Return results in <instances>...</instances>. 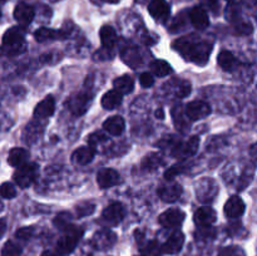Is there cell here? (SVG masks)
<instances>
[{
	"label": "cell",
	"instance_id": "cell-14",
	"mask_svg": "<svg viewBox=\"0 0 257 256\" xmlns=\"http://www.w3.org/2000/svg\"><path fill=\"white\" fill-rule=\"evenodd\" d=\"M97 182L100 188H109L119 182V173L113 168H103L98 172Z\"/></svg>",
	"mask_w": 257,
	"mask_h": 256
},
{
	"label": "cell",
	"instance_id": "cell-7",
	"mask_svg": "<svg viewBox=\"0 0 257 256\" xmlns=\"http://www.w3.org/2000/svg\"><path fill=\"white\" fill-rule=\"evenodd\" d=\"M93 95L90 93L82 92L77 93V94L72 95L68 100V108L70 109V112L75 115H82L87 112L88 107L92 103Z\"/></svg>",
	"mask_w": 257,
	"mask_h": 256
},
{
	"label": "cell",
	"instance_id": "cell-45",
	"mask_svg": "<svg viewBox=\"0 0 257 256\" xmlns=\"http://www.w3.org/2000/svg\"><path fill=\"white\" fill-rule=\"evenodd\" d=\"M156 115H157V118H160V119H163V110L158 109L157 112H156Z\"/></svg>",
	"mask_w": 257,
	"mask_h": 256
},
{
	"label": "cell",
	"instance_id": "cell-49",
	"mask_svg": "<svg viewBox=\"0 0 257 256\" xmlns=\"http://www.w3.org/2000/svg\"><path fill=\"white\" fill-rule=\"evenodd\" d=\"M227 2H233V0H227Z\"/></svg>",
	"mask_w": 257,
	"mask_h": 256
},
{
	"label": "cell",
	"instance_id": "cell-34",
	"mask_svg": "<svg viewBox=\"0 0 257 256\" xmlns=\"http://www.w3.org/2000/svg\"><path fill=\"white\" fill-rule=\"evenodd\" d=\"M0 196L4 198H13L17 196V188L13 183L5 182L0 186Z\"/></svg>",
	"mask_w": 257,
	"mask_h": 256
},
{
	"label": "cell",
	"instance_id": "cell-35",
	"mask_svg": "<svg viewBox=\"0 0 257 256\" xmlns=\"http://www.w3.org/2000/svg\"><path fill=\"white\" fill-rule=\"evenodd\" d=\"M185 170H186V165H183V163H178V165L172 166V167L168 168V170L165 172L166 180H173L176 176L182 173Z\"/></svg>",
	"mask_w": 257,
	"mask_h": 256
},
{
	"label": "cell",
	"instance_id": "cell-13",
	"mask_svg": "<svg viewBox=\"0 0 257 256\" xmlns=\"http://www.w3.org/2000/svg\"><path fill=\"white\" fill-rule=\"evenodd\" d=\"M193 218L198 226H211L217 220V213L210 206H203L196 211Z\"/></svg>",
	"mask_w": 257,
	"mask_h": 256
},
{
	"label": "cell",
	"instance_id": "cell-44",
	"mask_svg": "<svg viewBox=\"0 0 257 256\" xmlns=\"http://www.w3.org/2000/svg\"><path fill=\"white\" fill-rule=\"evenodd\" d=\"M42 256H58L57 253L52 252V251H44V252L42 253Z\"/></svg>",
	"mask_w": 257,
	"mask_h": 256
},
{
	"label": "cell",
	"instance_id": "cell-8",
	"mask_svg": "<svg viewBox=\"0 0 257 256\" xmlns=\"http://www.w3.org/2000/svg\"><path fill=\"white\" fill-rule=\"evenodd\" d=\"M211 113L210 105L202 100H193L186 105L185 115L190 120H198L202 118L207 117Z\"/></svg>",
	"mask_w": 257,
	"mask_h": 256
},
{
	"label": "cell",
	"instance_id": "cell-22",
	"mask_svg": "<svg viewBox=\"0 0 257 256\" xmlns=\"http://www.w3.org/2000/svg\"><path fill=\"white\" fill-rule=\"evenodd\" d=\"M29 156V152H28L25 148L15 147L9 152L8 162H9V165L13 166V167H20V166H23L24 163L28 162Z\"/></svg>",
	"mask_w": 257,
	"mask_h": 256
},
{
	"label": "cell",
	"instance_id": "cell-47",
	"mask_svg": "<svg viewBox=\"0 0 257 256\" xmlns=\"http://www.w3.org/2000/svg\"><path fill=\"white\" fill-rule=\"evenodd\" d=\"M3 208H4V205H3V202H2V201H0V212H2V211H3Z\"/></svg>",
	"mask_w": 257,
	"mask_h": 256
},
{
	"label": "cell",
	"instance_id": "cell-32",
	"mask_svg": "<svg viewBox=\"0 0 257 256\" xmlns=\"http://www.w3.org/2000/svg\"><path fill=\"white\" fill-rule=\"evenodd\" d=\"M145 256H161L162 255V245L158 241H151L146 248H143Z\"/></svg>",
	"mask_w": 257,
	"mask_h": 256
},
{
	"label": "cell",
	"instance_id": "cell-41",
	"mask_svg": "<svg viewBox=\"0 0 257 256\" xmlns=\"http://www.w3.org/2000/svg\"><path fill=\"white\" fill-rule=\"evenodd\" d=\"M201 3H202L203 5H206V7H207L211 12L215 13V14L218 12V8H220L218 0H201Z\"/></svg>",
	"mask_w": 257,
	"mask_h": 256
},
{
	"label": "cell",
	"instance_id": "cell-3",
	"mask_svg": "<svg viewBox=\"0 0 257 256\" xmlns=\"http://www.w3.org/2000/svg\"><path fill=\"white\" fill-rule=\"evenodd\" d=\"M38 173H39V166L37 163L27 162L20 166V167H18V170L13 175V178H14V181L19 187L27 188L32 186L33 182L37 180Z\"/></svg>",
	"mask_w": 257,
	"mask_h": 256
},
{
	"label": "cell",
	"instance_id": "cell-2",
	"mask_svg": "<svg viewBox=\"0 0 257 256\" xmlns=\"http://www.w3.org/2000/svg\"><path fill=\"white\" fill-rule=\"evenodd\" d=\"M64 232L60 236L59 241L57 242V252L59 255H68V253L72 252L75 248V246L78 245V242L82 238L84 230L79 226H75L70 223L69 226L64 228Z\"/></svg>",
	"mask_w": 257,
	"mask_h": 256
},
{
	"label": "cell",
	"instance_id": "cell-19",
	"mask_svg": "<svg viewBox=\"0 0 257 256\" xmlns=\"http://www.w3.org/2000/svg\"><path fill=\"white\" fill-rule=\"evenodd\" d=\"M55 109V100L52 95L45 97L42 102L37 104L34 109V115L38 118H48L54 113Z\"/></svg>",
	"mask_w": 257,
	"mask_h": 256
},
{
	"label": "cell",
	"instance_id": "cell-39",
	"mask_svg": "<svg viewBox=\"0 0 257 256\" xmlns=\"http://www.w3.org/2000/svg\"><path fill=\"white\" fill-rule=\"evenodd\" d=\"M240 248L235 247V246H231V247H225L220 251L218 256H236L240 252Z\"/></svg>",
	"mask_w": 257,
	"mask_h": 256
},
{
	"label": "cell",
	"instance_id": "cell-48",
	"mask_svg": "<svg viewBox=\"0 0 257 256\" xmlns=\"http://www.w3.org/2000/svg\"><path fill=\"white\" fill-rule=\"evenodd\" d=\"M7 2V0H0V3H5Z\"/></svg>",
	"mask_w": 257,
	"mask_h": 256
},
{
	"label": "cell",
	"instance_id": "cell-20",
	"mask_svg": "<svg viewBox=\"0 0 257 256\" xmlns=\"http://www.w3.org/2000/svg\"><path fill=\"white\" fill-rule=\"evenodd\" d=\"M103 128H104L109 135L120 136L124 132V119H123L120 115H113V117H109L104 123H103Z\"/></svg>",
	"mask_w": 257,
	"mask_h": 256
},
{
	"label": "cell",
	"instance_id": "cell-24",
	"mask_svg": "<svg viewBox=\"0 0 257 256\" xmlns=\"http://www.w3.org/2000/svg\"><path fill=\"white\" fill-rule=\"evenodd\" d=\"M218 65L222 68L226 72H232V70L236 69V67L238 65L237 59L235 58V55L231 52H227V50H223L218 54L217 58Z\"/></svg>",
	"mask_w": 257,
	"mask_h": 256
},
{
	"label": "cell",
	"instance_id": "cell-23",
	"mask_svg": "<svg viewBox=\"0 0 257 256\" xmlns=\"http://www.w3.org/2000/svg\"><path fill=\"white\" fill-rule=\"evenodd\" d=\"M99 35L103 47L107 48V49H112V48L114 47L115 43H117V33H115L114 28L110 27V25H104V27H102Z\"/></svg>",
	"mask_w": 257,
	"mask_h": 256
},
{
	"label": "cell",
	"instance_id": "cell-11",
	"mask_svg": "<svg viewBox=\"0 0 257 256\" xmlns=\"http://www.w3.org/2000/svg\"><path fill=\"white\" fill-rule=\"evenodd\" d=\"M183 242H185V235L181 231H175V232L171 233L167 241L162 245V253L175 255V253L180 252V250L183 246Z\"/></svg>",
	"mask_w": 257,
	"mask_h": 256
},
{
	"label": "cell",
	"instance_id": "cell-40",
	"mask_svg": "<svg viewBox=\"0 0 257 256\" xmlns=\"http://www.w3.org/2000/svg\"><path fill=\"white\" fill-rule=\"evenodd\" d=\"M236 29H237L238 34L246 35L252 33V25H251L250 23H242V24H238L237 27H236Z\"/></svg>",
	"mask_w": 257,
	"mask_h": 256
},
{
	"label": "cell",
	"instance_id": "cell-36",
	"mask_svg": "<svg viewBox=\"0 0 257 256\" xmlns=\"http://www.w3.org/2000/svg\"><path fill=\"white\" fill-rule=\"evenodd\" d=\"M105 141H107V136L103 135V133L100 132L92 133V135H89V137H88V143H89L90 147L93 148H94L95 146L99 145V143L105 142Z\"/></svg>",
	"mask_w": 257,
	"mask_h": 256
},
{
	"label": "cell",
	"instance_id": "cell-10",
	"mask_svg": "<svg viewBox=\"0 0 257 256\" xmlns=\"http://www.w3.org/2000/svg\"><path fill=\"white\" fill-rule=\"evenodd\" d=\"M148 12L157 22H166L170 18L171 8L166 0H152L148 5Z\"/></svg>",
	"mask_w": 257,
	"mask_h": 256
},
{
	"label": "cell",
	"instance_id": "cell-4",
	"mask_svg": "<svg viewBox=\"0 0 257 256\" xmlns=\"http://www.w3.org/2000/svg\"><path fill=\"white\" fill-rule=\"evenodd\" d=\"M3 45L7 48L9 54H18L24 48V33L20 28L13 27L7 30L3 37Z\"/></svg>",
	"mask_w": 257,
	"mask_h": 256
},
{
	"label": "cell",
	"instance_id": "cell-26",
	"mask_svg": "<svg viewBox=\"0 0 257 256\" xmlns=\"http://www.w3.org/2000/svg\"><path fill=\"white\" fill-rule=\"evenodd\" d=\"M115 235L113 232H110V231H100V232H98L97 235L94 236V238H93V242H94V245L97 246V247L99 248H107V247H110V246L113 245V243L115 242Z\"/></svg>",
	"mask_w": 257,
	"mask_h": 256
},
{
	"label": "cell",
	"instance_id": "cell-21",
	"mask_svg": "<svg viewBox=\"0 0 257 256\" xmlns=\"http://www.w3.org/2000/svg\"><path fill=\"white\" fill-rule=\"evenodd\" d=\"M68 35V33L63 32V30H53L49 28H40L34 33V37L37 42H47V40H54V39H63Z\"/></svg>",
	"mask_w": 257,
	"mask_h": 256
},
{
	"label": "cell",
	"instance_id": "cell-46",
	"mask_svg": "<svg viewBox=\"0 0 257 256\" xmlns=\"http://www.w3.org/2000/svg\"><path fill=\"white\" fill-rule=\"evenodd\" d=\"M104 2H108V3H117V2H119V0H104Z\"/></svg>",
	"mask_w": 257,
	"mask_h": 256
},
{
	"label": "cell",
	"instance_id": "cell-25",
	"mask_svg": "<svg viewBox=\"0 0 257 256\" xmlns=\"http://www.w3.org/2000/svg\"><path fill=\"white\" fill-rule=\"evenodd\" d=\"M122 94L117 90H109V92L105 93L102 98V107L105 109H114V108L119 107L120 103H122Z\"/></svg>",
	"mask_w": 257,
	"mask_h": 256
},
{
	"label": "cell",
	"instance_id": "cell-31",
	"mask_svg": "<svg viewBox=\"0 0 257 256\" xmlns=\"http://www.w3.org/2000/svg\"><path fill=\"white\" fill-rule=\"evenodd\" d=\"M94 210L95 206L92 202H82L75 206V212H77L78 217H84V216L92 215Z\"/></svg>",
	"mask_w": 257,
	"mask_h": 256
},
{
	"label": "cell",
	"instance_id": "cell-29",
	"mask_svg": "<svg viewBox=\"0 0 257 256\" xmlns=\"http://www.w3.org/2000/svg\"><path fill=\"white\" fill-rule=\"evenodd\" d=\"M162 163H163L162 156L157 155V153H151V155L146 156L145 160L142 161V168L143 170L152 171L160 167Z\"/></svg>",
	"mask_w": 257,
	"mask_h": 256
},
{
	"label": "cell",
	"instance_id": "cell-17",
	"mask_svg": "<svg viewBox=\"0 0 257 256\" xmlns=\"http://www.w3.org/2000/svg\"><path fill=\"white\" fill-rule=\"evenodd\" d=\"M190 20L196 29L203 30L210 25V19H208L207 12L201 7H195L191 9Z\"/></svg>",
	"mask_w": 257,
	"mask_h": 256
},
{
	"label": "cell",
	"instance_id": "cell-1",
	"mask_svg": "<svg viewBox=\"0 0 257 256\" xmlns=\"http://www.w3.org/2000/svg\"><path fill=\"white\" fill-rule=\"evenodd\" d=\"M173 48L182 55L185 59L196 64L203 65L208 62V57L212 50L210 43L201 40L198 37H185L173 43Z\"/></svg>",
	"mask_w": 257,
	"mask_h": 256
},
{
	"label": "cell",
	"instance_id": "cell-6",
	"mask_svg": "<svg viewBox=\"0 0 257 256\" xmlns=\"http://www.w3.org/2000/svg\"><path fill=\"white\" fill-rule=\"evenodd\" d=\"M198 146H200V138L197 136H192L187 141H183V142L173 146L171 153H172L173 157L183 160V158H188L195 155L198 150Z\"/></svg>",
	"mask_w": 257,
	"mask_h": 256
},
{
	"label": "cell",
	"instance_id": "cell-50",
	"mask_svg": "<svg viewBox=\"0 0 257 256\" xmlns=\"http://www.w3.org/2000/svg\"><path fill=\"white\" fill-rule=\"evenodd\" d=\"M0 15H2V13H0Z\"/></svg>",
	"mask_w": 257,
	"mask_h": 256
},
{
	"label": "cell",
	"instance_id": "cell-16",
	"mask_svg": "<svg viewBox=\"0 0 257 256\" xmlns=\"http://www.w3.org/2000/svg\"><path fill=\"white\" fill-rule=\"evenodd\" d=\"M245 212V202L238 196H232L225 203V213L230 218H237Z\"/></svg>",
	"mask_w": 257,
	"mask_h": 256
},
{
	"label": "cell",
	"instance_id": "cell-15",
	"mask_svg": "<svg viewBox=\"0 0 257 256\" xmlns=\"http://www.w3.org/2000/svg\"><path fill=\"white\" fill-rule=\"evenodd\" d=\"M158 196L163 202H175L182 195V186L178 183H173V185L161 186L157 191Z\"/></svg>",
	"mask_w": 257,
	"mask_h": 256
},
{
	"label": "cell",
	"instance_id": "cell-38",
	"mask_svg": "<svg viewBox=\"0 0 257 256\" xmlns=\"http://www.w3.org/2000/svg\"><path fill=\"white\" fill-rule=\"evenodd\" d=\"M140 83L142 87L150 88L155 84V78H153V75L150 74V73H142L140 77Z\"/></svg>",
	"mask_w": 257,
	"mask_h": 256
},
{
	"label": "cell",
	"instance_id": "cell-18",
	"mask_svg": "<svg viewBox=\"0 0 257 256\" xmlns=\"http://www.w3.org/2000/svg\"><path fill=\"white\" fill-rule=\"evenodd\" d=\"M95 156V148L90 147V146H82V147L77 148L72 155V161L77 165H88L93 161Z\"/></svg>",
	"mask_w": 257,
	"mask_h": 256
},
{
	"label": "cell",
	"instance_id": "cell-51",
	"mask_svg": "<svg viewBox=\"0 0 257 256\" xmlns=\"http://www.w3.org/2000/svg\"><path fill=\"white\" fill-rule=\"evenodd\" d=\"M142 256H145V255H142Z\"/></svg>",
	"mask_w": 257,
	"mask_h": 256
},
{
	"label": "cell",
	"instance_id": "cell-42",
	"mask_svg": "<svg viewBox=\"0 0 257 256\" xmlns=\"http://www.w3.org/2000/svg\"><path fill=\"white\" fill-rule=\"evenodd\" d=\"M5 231H7V220L5 218H0V238L4 236Z\"/></svg>",
	"mask_w": 257,
	"mask_h": 256
},
{
	"label": "cell",
	"instance_id": "cell-9",
	"mask_svg": "<svg viewBox=\"0 0 257 256\" xmlns=\"http://www.w3.org/2000/svg\"><path fill=\"white\" fill-rule=\"evenodd\" d=\"M183 221H185V212L181 211L180 208H170V210L165 211L158 218V222L166 228L178 227L182 225Z\"/></svg>",
	"mask_w": 257,
	"mask_h": 256
},
{
	"label": "cell",
	"instance_id": "cell-27",
	"mask_svg": "<svg viewBox=\"0 0 257 256\" xmlns=\"http://www.w3.org/2000/svg\"><path fill=\"white\" fill-rule=\"evenodd\" d=\"M113 85H114V90L119 92L120 94H128L135 88V80L131 75H122V77L114 79Z\"/></svg>",
	"mask_w": 257,
	"mask_h": 256
},
{
	"label": "cell",
	"instance_id": "cell-30",
	"mask_svg": "<svg viewBox=\"0 0 257 256\" xmlns=\"http://www.w3.org/2000/svg\"><path fill=\"white\" fill-rule=\"evenodd\" d=\"M22 255V247L14 241H7L2 248V256H20Z\"/></svg>",
	"mask_w": 257,
	"mask_h": 256
},
{
	"label": "cell",
	"instance_id": "cell-12",
	"mask_svg": "<svg viewBox=\"0 0 257 256\" xmlns=\"http://www.w3.org/2000/svg\"><path fill=\"white\" fill-rule=\"evenodd\" d=\"M35 12L27 3H19L14 9V18L22 27H28L34 19Z\"/></svg>",
	"mask_w": 257,
	"mask_h": 256
},
{
	"label": "cell",
	"instance_id": "cell-37",
	"mask_svg": "<svg viewBox=\"0 0 257 256\" xmlns=\"http://www.w3.org/2000/svg\"><path fill=\"white\" fill-rule=\"evenodd\" d=\"M15 236H17V238H19V240H23V241L29 240V238L33 236V227L19 228V230L15 232Z\"/></svg>",
	"mask_w": 257,
	"mask_h": 256
},
{
	"label": "cell",
	"instance_id": "cell-43",
	"mask_svg": "<svg viewBox=\"0 0 257 256\" xmlns=\"http://www.w3.org/2000/svg\"><path fill=\"white\" fill-rule=\"evenodd\" d=\"M175 110H177V114H178V118H181L182 117V114H181V109H180V107H176L175 108ZM181 122H182V120L181 119H178V120H176V125H177V127H181ZM183 124H186V120H183Z\"/></svg>",
	"mask_w": 257,
	"mask_h": 256
},
{
	"label": "cell",
	"instance_id": "cell-33",
	"mask_svg": "<svg viewBox=\"0 0 257 256\" xmlns=\"http://www.w3.org/2000/svg\"><path fill=\"white\" fill-rule=\"evenodd\" d=\"M70 220H72V216H70L69 212H60L55 216L54 225L57 226V227L64 230L67 226L70 225Z\"/></svg>",
	"mask_w": 257,
	"mask_h": 256
},
{
	"label": "cell",
	"instance_id": "cell-28",
	"mask_svg": "<svg viewBox=\"0 0 257 256\" xmlns=\"http://www.w3.org/2000/svg\"><path fill=\"white\" fill-rule=\"evenodd\" d=\"M151 70L157 77H166L172 73V67L165 60H153L150 64Z\"/></svg>",
	"mask_w": 257,
	"mask_h": 256
},
{
	"label": "cell",
	"instance_id": "cell-5",
	"mask_svg": "<svg viewBox=\"0 0 257 256\" xmlns=\"http://www.w3.org/2000/svg\"><path fill=\"white\" fill-rule=\"evenodd\" d=\"M125 216V208L120 202H112L104 208L100 216V222L105 226H117Z\"/></svg>",
	"mask_w": 257,
	"mask_h": 256
}]
</instances>
